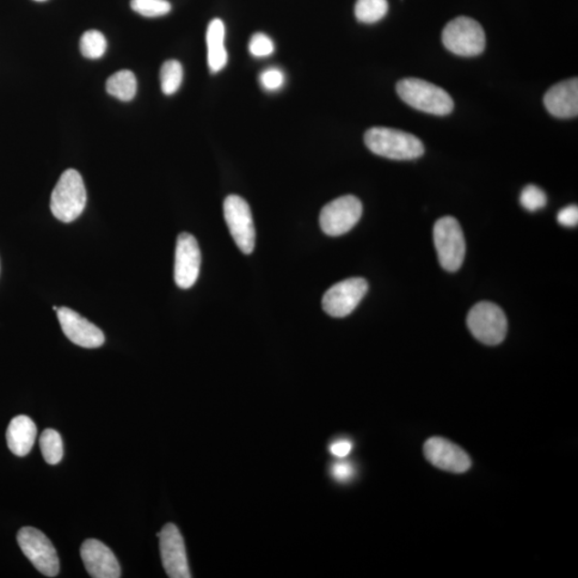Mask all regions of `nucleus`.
<instances>
[{
  "mask_svg": "<svg viewBox=\"0 0 578 578\" xmlns=\"http://www.w3.org/2000/svg\"><path fill=\"white\" fill-rule=\"evenodd\" d=\"M521 204L528 212H538L546 206L547 196L542 189L534 184H529L521 191Z\"/></svg>",
  "mask_w": 578,
  "mask_h": 578,
  "instance_id": "25",
  "label": "nucleus"
},
{
  "mask_svg": "<svg viewBox=\"0 0 578 578\" xmlns=\"http://www.w3.org/2000/svg\"><path fill=\"white\" fill-rule=\"evenodd\" d=\"M544 106L557 119H574L578 114V79L553 85L544 96Z\"/></svg>",
  "mask_w": 578,
  "mask_h": 578,
  "instance_id": "16",
  "label": "nucleus"
},
{
  "mask_svg": "<svg viewBox=\"0 0 578 578\" xmlns=\"http://www.w3.org/2000/svg\"><path fill=\"white\" fill-rule=\"evenodd\" d=\"M224 218L233 240L244 254H251L255 248V227L251 208L238 195H230L224 201Z\"/></svg>",
  "mask_w": 578,
  "mask_h": 578,
  "instance_id": "9",
  "label": "nucleus"
},
{
  "mask_svg": "<svg viewBox=\"0 0 578 578\" xmlns=\"http://www.w3.org/2000/svg\"><path fill=\"white\" fill-rule=\"evenodd\" d=\"M157 536L160 539V552L166 574L170 578H190V569L186 546L180 532L174 524H166Z\"/></svg>",
  "mask_w": 578,
  "mask_h": 578,
  "instance_id": "11",
  "label": "nucleus"
},
{
  "mask_svg": "<svg viewBox=\"0 0 578 578\" xmlns=\"http://www.w3.org/2000/svg\"><path fill=\"white\" fill-rule=\"evenodd\" d=\"M17 543L41 574L55 577L59 573L57 550L45 533L34 527H24L17 533Z\"/></svg>",
  "mask_w": 578,
  "mask_h": 578,
  "instance_id": "7",
  "label": "nucleus"
},
{
  "mask_svg": "<svg viewBox=\"0 0 578 578\" xmlns=\"http://www.w3.org/2000/svg\"><path fill=\"white\" fill-rule=\"evenodd\" d=\"M471 335L485 346H495L506 339L508 319L501 306L483 301L472 307L467 316Z\"/></svg>",
  "mask_w": 578,
  "mask_h": 578,
  "instance_id": "6",
  "label": "nucleus"
},
{
  "mask_svg": "<svg viewBox=\"0 0 578 578\" xmlns=\"http://www.w3.org/2000/svg\"><path fill=\"white\" fill-rule=\"evenodd\" d=\"M81 557L88 574L94 578H119L120 565L114 552L99 540L88 539L81 546Z\"/></svg>",
  "mask_w": 578,
  "mask_h": 578,
  "instance_id": "15",
  "label": "nucleus"
},
{
  "mask_svg": "<svg viewBox=\"0 0 578 578\" xmlns=\"http://www.w3.org/2000/svg\"><path fill=\"white\" fill-rule=\"evenodd\" d=\"M57 316L64 334L76 346L84 348H98L106 342L103 332L88 319L69 307H60Z\"/></svg>",
  "mask_w": 578,
  "mask_h": 578,
  "instance_id": "14",
  "label": "nucleus"
},
{
  "mask_svg": "<svg viewBox=\"0 0 578 578\" xmlns=\"http://www.w3.org/2000/svg\"><path fill=\"white\" fill-rule=\"evenodd\" d=\"M81 52L86 58H101L107 52L108 41L99 30L91 29L86 32L81 38Z\"/></svg>",
  "mask_w": 578,
  "mask_h": 578,
  "instance_id": "23",
  "label": "nucleus"
},
{
  "mask_svg": "<svg viewBox=\"0 0 578 578\" xmlns=\"http://www.w3.org/2000/svg\"><path fill=\"white\" fill-rule=\"evenodd\" d=\"M225 26L222 20L214 18L209 24L206 35L208 47V65L212 72L223 70L229 57L224 45Z\"/></svg>",
  "mask_w": 578,
  "mask_h": 578,
  "instance_id": "18",
  "label": "nucleus"
},
{
  "mask_svg": "<svg viewBox=\"0 0 578 578\" xmlns=\"http://www.w3.org/2000/svg\"><path fill=\"white\" fill-rule=\"evenodd\" d=\"M88 193L81 174L67 170L60 176L51 196V211L61 222L71 223L84 212Z\"/></svg>",
  "mask_w": 578,
  "mask_h": 578,
  "instance_id": "3",
  "label": "nucleus"
},
{
  "mask_svg": "<svg viewBox=\"0 0 578 578\" xmlns=\"http://www.w3.org/2000/svg\"><path fill=\"white\" fill-rule=\"evenodd\" d=\"M201 254L198 240L188 232L177 239L175 256V282L178 287L189 289L199 279Z\"/></svg>",
  "mask_w": 578,
  "mask_h": 578,
  "instance_id": "12",
  "label": "nucleus"
},
{
  "mask_svg": "<svg viewBox=\"0 0 578 578\" xmlns=\"http://www.w3.org/2000/svg\"><path fill=\"white\" fill-rule=\"evenodd\" d=\"M399 98L409 107L436 116L452 113L454 102L445 89L420 78H404L397 84Z\"/></svg>",
  "mask_w": 578,
  "mask_h": 578,
  "instance_id": "2",
  "label": "nucleus"
},
{
  "mask_svg": "<svg viewBox=\"0 0 578 578\" xmlns=\"http://www.w3.org/2000/svg\"><path fill=\"white\" fill-rule=\"evenodd\" d=\"M423 450L428 462L439 470L463 473L470 469V455L450 440L441 438L429 439Z\"/></svg>",
  "mask_w": 578,
  "mask_h": 578,
  "instance_id": "13",
  "label": "nucleus"
},
{
  "mask_svg": "<svg viewBox=\"0 0 578 578\" xmlns=\"http://www.w3.org/2000/svg\"><path fill=\"white\" fill-rule=\"evenodd\" d=\"M53 310H54V311H57L58 309H57V306H53Z\"/></svg>",
  "mask_w": 578,
  "mask_h": 578,
  "instance_id": "32",
  "label": "nucleus"
},
{
  "mask_svg": "<svg viewBox=\"0 0 578 578\" xmlns=\"http://www.w3.org/2000/svg\"><path fill=\"white\" fill-rule=\"evenodd\" d=\"M40 448L47 464L57 465L64 458V442L57 430L46 429L41 434Z\"/></svg>",
  "mask_w": 578,
  "mask_h": 578,
  "instance_id": "21",
  "label": "nucleus"
},
{
  "mask_svg": "<svg viewBox=\"0 0 578 578\" xmlns=\"http://www.w3.org/2000/svg\"><path fill=\"white\" fill-rule=\"evenodd\" d=\"M362 207L354 195L341 196L322 209L319 224L325 235L336 237L352 231L361 219Z\"/></svg>",
  "mask_w": 578,
  "mask_h": 578,
  "instance_id": "8",
  "label": "nucleus"
},
{
  "mask_svg": "<svg viewBox=\"0 0 578 578\" xmlns=\"http://www.w3.org/2000/svg\"><path fill=\"white\" fill-rule=\"evenodd\" d=\"M354 467L347 462H340L332 466L331 473L336 481L346 482L354 476Z\"/></svg>",
  "mask_w": 578,
  "mask_h": 578,
  "instance_id": "29",
  "label": "nucleus"
},
{
  "mask_svg": "<svg viewBox=\"0 0 578 578\" xmlns=\"http://www.w3.org/2000/svg\"><path fill=\"white\" fill-rule=\"evenodd\" d=\"M434 243L441 267L457 273L465 260L466 243L462 227L453 217L441 218L434 226Z\"/></svg>",
  "mask_w": 578,
  "mask_h": 578,
  "instance_id": "5",
  "label": "nucleus"
},
{
  "mask_svg": "<svg viewBox=\"0 0 578 578\" xmlns=\"http://www.w3.org/2000/svg\"><path fill=\"white\" fill-rule=\"evenodd\" d=\"M107 90L120 101H131L138 91L137 77L129 70L116 72L108 79Z\"/></svg>",
  "mask_w": 578,
  "mask_h": 578,
  "instance_id": "19",
  "label": "nucleus"
},
{
  "mask_svg": "<svg viewBox=\"0 0 578 578\" xmlns=\"http://www.w3.org/2000/svg\"><path fill=\"white\" fill-rule=\"evenodd\" d=\"M35 2L42 3V2H46V0H35Z\"/></svg>",
  "mask_w": 578,
  "mask_h": 578,
  "instance_id": "31",
  "label": "nucleus"
},
{
  "mask_svg": "<svg viewBox=\"0 0 578 578\" xmlns=\"http://www.w3.org/2000/svg\"><path fill=\"white\" fill-rule=\"evenodd\" d=\"M5 436L10 451L16 457H26L35 445L36 424L27 416H17L11 420Z\"/></svg>",
  "mask_w": 578,
  "mask_h": 578,
  "instance_id": "17",
  "label": "nucleus"
},
{
  "mask_svg": "<svg viewBox=\"0 0 578 578\" xmlns=\"http://www.w3.org/2000/svg\"><path fill=\"white\" fill-rule=\"evenodd\" d=\"M559 224L567 227H574L578 224V208L576 205H571L562 209L557 215Z\"/></svg>",
  "mask_w": 578,
  "mask_h": 578,
  "instance_id": "28",
  "label": "nucleus"
},
{
  "mask_svg": "<svg viewBox=\"0 0 578 578\" xmlns=\"http://www.w3.org/2000/svg\"><path fill=\"white\" fill-rule=\"evenodd\" d=\"M261 84L263 89L268 91L279 90L285 83V76L279 67H269L264 70L260 77Z\"/></svg>",
  "mask_w": 578,
  "mask_h": 578,
  "instance_id": "27",
  "label": "nucleus"
},
{
  "mask_svg": "<svg viewBox=\"0 0 578 578\" xmlns=\"http://www.w3.org/2000/svg\"><path fill=\"white\" fill-rule=\"evenodd\" d=\"M249 51L254 57H268L274 52V43L267 35L257 33L250 40Z\"/></svg>",
  "mask_w": 578,
  "mask_h": 578,
  "instance_id": "26",
  "label": "nucleus"
},
{
  "mask_svg": "<svg viewBox=\"0 0 578 578\" xmlns=\"http://www.w3.org/2000/svg\"><path fill=\"white\" fill-rule=\"evenodd\" d=\"M353 450V442L348 439L336 440L330 446L332 455L339 459L346 458Z\"/></svg>",
  "mask_w": 578,
  "mask_h": 578,
  "instance_id": "30",
  "label": "nucleus"
},
{
  "mask_svg": "<svg viewBox=\"0 0 578 578\" xmlns=\"http://www.w3.org/2000/svg\"><path fill=\"white\" fill-rule=\"evenodd\" d=\"M161 88L166 96L174 95L181 88L183 79V67L180 61H165L160 72Z\"/></svg>",
  "mask_w": 578,
  "mask_h": 578,
  "instance_id": "22",
  "label": "nucleus"
},
{
  "mask_svg": "<svg viewBox=\"0 0 578 578\" xmlns=\"http://www.w3.org/2000/svg\"><path fill=\"white\" fill-rule=\"evenodd\" d=\"M388 9L387 0H356L355 15L361 23L374 24L383 20Z\"/></svg>",
  "mask_w": 578,
  "mask_h": 578,
  "instance_id": "20",
  "label": "nucleus"
},
{
  "mask_svg": "<svg viewBox=\"0 0 578 578\" xmlns=\"http://www.w3.org/2000/svg\"><path fill=\"white\" fill-rule=\"evenodd\" d=\"M131 8L146 17H159L170 14L171 5L168 0H131Z\"/></svg>",
  "mask_w": 578,
  "mask_h": 578,
  "instance_id": "24",
  "label": "nucleus"
},
{
  "mask_svg": "<svg viewBox=\"0 0 578 578\" xmlns=\"http://www.w3.org/2000/svg\"><path fill=\"white\" fill-rule=\"evenodd\" d=\"M368 291L366 280L352 278L336 283L324 294L323 309L332 317L352 315Z\"/></svg>",
  "mask_w": 578,
  "mask_h": 578,
  "instance_id": "10",
  "label": "nucleus"
},
{
  "mask_svg": "<svg viewBox=\"0 0 578 578\" xmlns=\"http://www.w3.org/2000/svg\"><path fill=\"white\" fill-rule=\"evenodd\" d=\"M442 43L458 57H473L483 53L487 36L479 22L469 16H459L447 24Z\"/></svg>",
  "mask_w": 578,
  "mask_h": 578,
  "instance_id": "4",
  "label": "nucleus"
},
{
  "mask_svg": "<svg viewBox=\"0 0 578 578\" xmlns=\"http://www.w3.org/2000/svg\"><path fill=\"white\" fill-rule=\"evenodd\" d=\"M366 145L375 155L408 161L424 155V145L414 134L397 129L375 127L365 135Z\"/></svg>",
  "mask_w": 578,
  "mask_h": 578,
  "instance_id": "1",
  "label": "nucleus"
}]
</instances>
